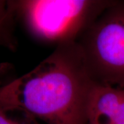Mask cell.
<instances>
[{"instance_id":"6da1fadb","label":"cell","mask_w":124,"mask_h":124,"mask_svg":"<svg viewBox=\"0 0 124 124\" xmlns=\"http://www.w3.org/2000/svg\"><path fill=\"white\" fill-rule=\"evenodd\" d=\"M89 75L77 41L55 50L27 74L0 88V105L46 124H87Z\"/></svg>"},{"instance_id":"7a4b0ae2","label":"cell","mask_w":124,"mask_h":124,"mask_svg":"<svg viewBox=\"0 0 124 124\" xmlns=\"http://www.w3.org/2000/svg\"><path fill=\"white\" fill-rule=\"evenodd\" d=\"M115 0L13 1L28 31L37 39L56 44L77 41Z\"/></svg>"},{"instance_id":"3957f363","label":"cell","mask_w":124,"mask_h":124,"mask_svg":"<svg viewBox=\"0 0 124 124\" xmlns=\"http://www.w3.org/2000/svg\"><path fill=\"white\" fill-rule=\"evenodd\" d=\"M77 43L94 83L124 89V1H115Z\"/></svg>"},{"instance_id":"277c9868","label":"cell","mask_w":124,"mask_h":124,"mask_svg":"<svg viewBox=\"0 0 124 124\" xmlns=\"http://www.w3.org/2000/svg\"><path fill=\"white\" fill-rule=\"evenodd\" d=\"M87 124H124V89L94 84L89 94Z\"/></svg>"},{"instance_id":"5b68a950","label":"cell","mask_w":124,"mask_h":124,"mask_svg":"<svg viewBox=\"0 0 124 124\" xmlns=\"http://www.w3.org/2000/svg\"><path fill=\"white\" fill-rule=\"evenodd\" d=\"M16 14L13 1H0V44L15 47L11 26Z\"/></svg>"},{"instance_id":"8992f818","label":"cell","mask_w":124,"mask_h":124,"mask_svg":"<svg viewBox=\"0 0 124 124\" xmlns=\"http://www.w3.org/2000/svg\"><path fill=\"white\" fill-rule=\"evenodd\" d=\"M7 112L4 107L0 105V124H22L8 116Z\"/></svg>"}]
</instances>
